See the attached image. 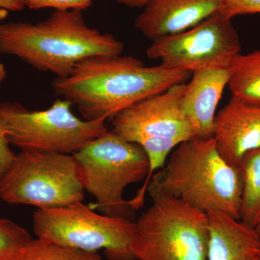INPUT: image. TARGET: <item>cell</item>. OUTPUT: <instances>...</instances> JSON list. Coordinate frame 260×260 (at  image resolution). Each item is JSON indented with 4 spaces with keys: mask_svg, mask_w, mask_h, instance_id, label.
Instances as JSON below:
<instances>
[{
    "mask_svg": "<svg viewBox=\"0 0 260 260\" xmlns=\"http://www.w3.org/2000/svg\"><path fill=\"white\" fill-rule=\"evenodd\" d=\"M256 232H257L258 235H259L260 239V223L255 228Z\"/></svg>",
    "mask_w": 260,
    "mask_h": 260,
    "instance_id": "26",
    "label": "cell"
},
{
    "mask_svg": "<svg viewBox=\"0 0 260 260\" xmlns=\"http://www.w3.org/2000/svg\"><path fill=\"white\" fill-rule=\"evenodd\" d=\"M119 4L128 8H143L152 0H116Z\"/></svg>",
    "mask_w": 260,
    "mask_h": 260,
    "instance_id": "24",
    "label": "cell"
},
{
    "mask_svg": "<svg viewBox=\"0 0 260 260\" xmlns=\"http://www.w3.org/2000/svg\"><path fill=\"white\" fill-rule=\"evenodd\" d=\"M239 169L242 180L240 220L256 228L260 223V147L246 154Z\"/></svg>",
    "mask_w": 260,
    "mask_h": 260,
    "instance_id": "16",
    "label": "cell"
},
{
    "mask_svg": "<svg viewBox=\"0 0 260 260\" xmlns=\"http://www.w3.org/2000/svg\"><path fill=\"white\" fill-rule=\"evenodd\" d=\"M7 76V71L5 65L0 61V85L4 81Z\"/></svg>",
    "mask_w": 260,
    "mask_h": 260,
    "instance_id": "25",
    "label": "cell"
},
{
    "mask_svg": "<svg viewBox=\"0 0 260 260\" xmlns=\"http://www.w3.org/2000/svg\"><path fill=\"white\" fill-rule=\"evenodd\" d=\"M112 34L89 26L83 11L55 10L36 23L0 24V54L18 56L38 70L66 78L80 61L95 55L121 54Z\"/></svg>",
    "mask_w": 260,
    "mask_h": 260,
    "instance_id": "2",
    "label": "cell"
},
{
    "mask_svg": "<svg viewBox=\"0 0 260 260\" xmlns=\"http://www.w3.org/2000/svg\"><path fill=\"white\" fill-rule=\"evenodd\" d=\"M207 215L208 260H260V239L255 228L222 212Z\"/></svg>",
    "mask_w": 260,
    "mask_h": 260,
    "instance_id": "14",
    "label": "cell"
},
{
    "mask_svg": "<svg viewBox=\"0 0 260 260\" xmlns=\"http://www.w3.org/2000/svg\"><path fill=\"white\" fill-rule=\"evenodd\" d=\"M24 6L31 10L51 8L55 10H83L91 6L93 0H20Z\"/></svg>",
    "mask_w": 260,
    "mask_h": 260,
    "instance_id": "20",
    "label": "cell"
},
{
    "mask_svg": "<svg viewBox=\"0 0 260 260\" xmlns=\"http://www.w3.org/2000/svg\"><path fill=\"white\" fill-rule=\"evenodd\" d=\"M32 239L23 227L9 219L0 218V260H18Z\"/></svg>",
    "mask_w": 260,
    "mask_h": 260,
    "instance_id": "19",
    "label": "cell"
},
{
    "mask_svg": "<svg viewBox=\"0 0 260 260\" xmlns=\"http://www.w3.org/2000/svg\"><path fill=\"white\" fill-rule=\"evenodd\" d=\"M213 138L224 160L239 168L246 154L260 147V107L232 97L216 113Z\"/></svg>",
    "mask_w": 260,
    "mask_h": 260,
    "instance_id": "12",
    "label": "cell"
},
{
    "mask_svg": "<svg viewBox=\"0 0 260 260\" xmlns=\"http://www.w3.org/2000/svg\"><path fill=\"white\" fill-rule=\"evenodd\" d=\"M186 83L178 84L126 108L111 119L112 133L130 143L168 139L182 142L196 137V131L181 107Z\"/></svg>",
    "mask_w": 260,
    "mask_h": 260,
    "instance_id": "10",
    "label": "cell"
},
{
    "mask_svg": "<svg viewBox=\"0 0 260 260\" xmlns=\"http://www.w3.org/2000/svg\"><path fill=\"white\" fill-rule=\"evenodd\" d=\"M32 229L46 242L90 252L103 249L110 260H136L130 249L135 222L98 214L82 202L38 209Z\"/></svg>",
    "mask_w": 260,
    "mask_h": 260,
    "instance_id": "8",
    "label": "cell"
},
{
    "mask_svg": "<svg viewBox=\"0 0 260 260\" xmlns=\"http://www.w3.org/2000/svg\"><path fill=\"white\" fill-rule=\"evenodd\" d=\"M224 0H152L135 20V28L152 42L186 31L220 13Z\"/></svg>",
    "mask_w": 260,
    "mask_h": 260,
    "instance_id": "11",
    "label": "cell"
},
{
    "mask_svg": "<svg viewBox=\"0 0 260 260\" xmlns=\"http://www.w3.org/2000/svg\"><path fill=\"white\" fill-rule=\"evenodd\" d=\"M179 143L175 140L168 139H152L148 138L141 140L140 145L148 155L149 160V172L145 179L144 185L138 191L136 197L129 200V205L135 210L139 209L144 203L145 191L148 189L150 179L154 172L160 168L164 167L168 155L173 149L176 148Z\"/></svg>",
    "mask_w": 260,
    "mask_h": 260,
    "instance_id": "18",
    "label": "cell"
},
{
    "mask_svg": "<svg viewBox=\"0 0 260 260\" xmlns=\"http://www.w3.org/2000/svg\"><path fill=\"white\" fill-rule=\"evenodd\" d=\"M73 155L84 189L95 198L90 208L133 220L135 210L124 199V191L148 177L149 160L143 148L109 131Z\"/></svg>",
    "mask_w": 260,
    "mask_h": 260,
    "instance_id": "5",
    "label": "cell"
},
{
    "mask_svg": "<svg viewBox=\"0 0 260 260\" xmlns=\"http://www.w3.org/2000/svg\"><path fill=\"white\" fill-rule=\"evenodd\" d=\"M72 104L56 99L45 110H30L18 103L0 102V119L10 145L22 150L74 154L109 132L104 120L81 119Z\"/></svg>",
    "mask_w": 260,
    "mask_h": 260,
    "instance_id": "7",
    "label": "cell"
},
{
    "mask_svg": "<svg viewBox=\"0 0 260 260\" xmlns=\"http://www.w3.org/2000/svg\"><path fill=\"white\" fill-rule=\"evenodd\" d=\"M221 14L232 20L234 17L260 13V0H224Z\"/></svg>",
    "mask_w": 260,
    "mask_h": 260,
    "instance_id": "21",
    "label": "cell"
},
{
    "mask_svg": "<svg viewBox=\"0 0 260 260\" xmlns=\"http://www.w3.org/2000/svg\"><path fill=\"white\" fill-rule=\"evenodd\" d=\"M10 145L6 130L0 119V178L9 169L16 158V155L12 151Z\"/></svg>",
    "mask_w": 260,
    "mask_h": 260,
    "instance_id": "22",
    "label": "cell"
},
{
    "mask_svg": "<svg viewBox=\"0 0 260 260\" xmlns=\"http://www.w3.org/2000/svg\"><path fill=\"white\" fill-rule=\"evenodd\" d=\"M229 70L208 69L191 75L181 100V107L191 121L196 137L213 138L216 109L229 80Z\"/></svg>",
    "mask_w": 260,
    "mask_h": 260,
    "instance_id": "13",
    "label": "cell"
},
{
    "mask_svg": "<svg viewBox=\"0 0 260 260\" xmlns=\"http://www.w3.org/2000/svg\"><path fill=\"white\" fill-rule=\"evenodd\" d=\"M24 8L25 6L20 0H0V24L10 12L21 11Z\"/></svg>",
    "mask_w": 260,
    "mask_h": 260,
    "instance_id": "23",
    "label": "cell"
},
{
    "mask_svg": "<svg viewBox=\"0 0 260 260\" xmlns=\"http://www.w3.org/2000/svg\"><path fill=\"white\" fill-rule=\"evenodd\" d=\"M18 260H104L97 252H90L32 239L19 254Z\"/></svg>",
    "mask_w": 260,
    "mask_h": 260,
    "instance_id": "17",
    "label": "cell"
},
{
    "mask_svg": "<svg viewBox=\"0 0 260 260\" xmlns=\"http://www.w3.org/2000/svg\"><path fill=\"white\" fill-rule=\"evenodd\" d=\"M153 204L135 222L130 249L136 260H208L207 213L148 184Z\"/></svg>",
    "mask_w": 260,
    "mask_h": 260,
    "instance_id": "4",
    "label": "cell"
},
{
    "mask_svg": "<svg viewBox=\"0 0 260 260\" xmlns=\"http://www.w3.org/2000/svg\"><path fill=\"white\" fill-rule=\"evenodd\" d=\"M149 184L205 213L222 212L240 220V169L224 160L213 138L194 137L178 145Z\"/></svg>",
    "mask_w": 260,
    "mask_h": 260,
    "instance_id": "3",
    "label": "cell"
},
{
    "mask_svg": "<svg viewBox=\"0 0 260 260\" xmlns=\"http://www.w3.org/2000/svg\"><path fill=\"white\" fill-rule=\"evenodd\" d=\"M84 191L79 166L70 154L22 150L0 178L3 201L39 209L81 203Z\"/></svg>",
    "mask_w": 260,
    "mask_h": 260,
    "instance_id": "6",
    "label": "cell"
},
{
    "mask_svg": "<svg viewBox=\"0 0 260 260\" xmlns=\"http://www.w3.org/2000/svg\"><path fill=\"white\" fill-rule=\"evenodd\" d=\"M146 53L166 68L193 73L227 69L240 54L241 42L232 20L219 13L186 31L154 41Z\"/></svg>",
    "mask_w": 260,
    "mask_h": 260,
    "instance_id": "9",
    "label": "cell"
},
{
    "mask_svg": "<svg viewBox=\"0 0 260 260\" xmlns=\"http://www.w3.org/2000/svg\"><path fill=\"white\" fill-rule=\"evenodd\" d=\"M232 97L260 107V50L238 54L229 67Z\"/></svg>",
    "mask_w": 260,
    "mask_h": 260,
    "instance_id": "15",
    "label": "cell"
},
{
    "mask_svg": "<svg viewBox=\"0 0 260 260\" xmlns=\"http://www.w3.org/2000/svg\"><path fill=\"white\" fill-rule=\"evenodd\" d=\"M192 73L162 64L148 67L134 56L95 55L56 78L54 93L79 109L83 119L107 121L145 98L184 83Z\"/></svg>",
    "mask_w": 260,
    "mask_h": 260,
    "instance_id": "1",
    "label": "cell"
}]
</instances>
